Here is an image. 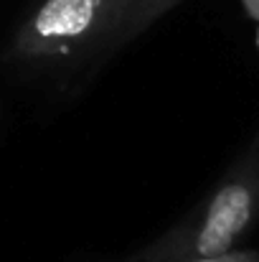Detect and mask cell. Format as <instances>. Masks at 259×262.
Returning <instances> with one entry per match:
<instances>
[{"instance_id": "6da1fadb", "label": "cell", "mask_w": 259, "mask_h": 262, "mask_svg": "<svg viewBox=\"0 0 259 262\" xmlns=\"http://www.w3.org/2000/svg\"><path fill=\"white\" fill-rule=\"evenodd\" d=\"M143 36L137 0H36L10 38L20 61L104 56Z\"/></svg>"}, {"instance_id": "7a4b0ae2", "label": "cell", "mask_w": 259, "mask_h": 262, "mask_svg": "<svg viewBox=\"0 0 259 262\" xmlns=\"http://www.w3.org/2000/svg\"><path fill=\"white\" fill-rule=\"evenodd\" d=\"M259 214V158L242 161L211 199L127 262H191L229 252Z\"/></svg>"}, {"instance_id": "3957f363", "label": "cell", "mask_w": 259, "mask_h": 262, "mask_svg": "<svg viewBox=\"0 0 259 262\" xmlns=\"http://www.w3.org/2000/svg\"><path fill=\"white\" fill-rule=\"evenodd\" d=\"M183 0H137V26L145 33L155 20H160L168 10L180 5Z\"/></svg>"}, {"instance_id": "277c9868", "label": "cell", "mask_w": 259, "mask_h": 262, "mask_svg": "<svg viewBox=\"0 0 259 262\" xmlns=\"http://www.w3.org/2000/svg\"><path fill=\"white\" fill-rule=\"evenodd\" d=\"M191 262H259L257 252H224V255H214V257H198V260H191Z\"/></svg>"}, {"instance_id": "5b68a950", "label": "cell", "mask_w": 259, "mask_h": 262, "mask_svg": "<svg viewBox=\"0 0 259 262\" xmlns=\"http://www.w3.org/2000/svg\"><path fill=\"white\" fill-rule=\"evenodd\" d=\"M257 148H259V138H257Z\"/></svg>"}]
</instances>
